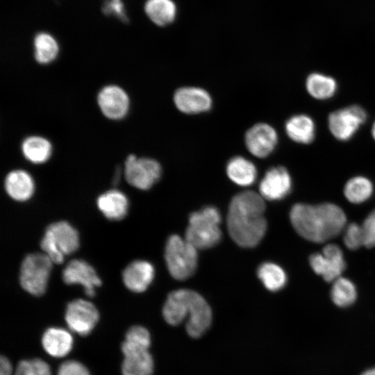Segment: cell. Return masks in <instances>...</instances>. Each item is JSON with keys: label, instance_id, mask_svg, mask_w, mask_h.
<instances>
[{"label": "cell", "instance_id": "cell-4", "mask_svg": "<svg viewBox=\"0 0 375 375\" xmlns=\"http://www.w3.org/2000/svg\"><path fill=\"white\" fill-rule=\"evenodd\" d=\"M370 122L367 109L359 103H352L330 110L326 126L335 140L347 143L353 140Z\"/></svg>", "mask_w": 375, "mask_h": 375}, {"label": "cell", "instance_id": "cell-15", "mask_svg": "<svg viewBox=\"0 0 375 375\" xmlns=\"http://www.w3.org/2000/svg\"><path fill=\"white\" fill-rule=\"evenodd\" d=\"M303 88L310 99L319 103H327L338 97L340 84L333 74L320 70H313L306 74Z\"/></svg>", "mask_w": 375, "mask_h": 375}, {"label": "cell", "instance_id": "cell-20", "mask_svg": "<svg viewBox=\"0 0 375 375\" xmlns=\"http://www.w3.org/2000/svg\"><path fill=\"white\" fill-rule=\"evenodd\" d=\"M6 193L17 201H26L32 197L35 191V182L26 170L18 169L7 174L4 180Z\"/></svg>", "mask_w": 375, "mask_h": 375}, {"label": "cell", "instance_id": "cell-31", "mask_svg": "<svg viewBox=\"0 0 375 375\" xmlns=\"http://www.w3.org/2000/svg\"><path fill=\"white\" fill-rule=\"evenodd\" d=\"M332 283L331 297L336 306L344 308L355 302L357 298V290L351 280L340 276Z\"/></svg>", "mask_w": 375, "mask_h": 375}, {"label": "cell", "instance_id": "cell-14", "mask_svg": "<svg viewBox=\"0 0 375 375\" xmlns=\"http://www.w3.org/2000/svg\"><path fill=\"white\" fill-rule=\"evenodd\" d=\"M65 319L72 331L85 336L90 334L97 325L99 314L90 301L77 299L68 303Z\"/></svg>", "mask_w": 375, "mask_h": 375}, {"label": "cell", "instance_id": "cell-33", "mask_svg": "<svg viewBox=\"0 0 375 375\" xmlns=\"http://www.w3.org/2000/svg\"><path fill=\"white\" fill-rule=\"evenodd\" d=\"M343 237L345 246L350 250H357L364 247L363 233L361 225L351 223L346 226Z\"/></svg>", "mask_w": 375, "mask_h": 375}, {"label": "cell", "instance_id": "cell-19", "mask_svg": "<svg viewBox=\"0 0 375 375\" xmlns=\"http://www.w3.org/2000/svg\"><path fill=\"white\" fill-rule=\"evenodd\" d=\"M155 269L151 263L137 260L129 263L122 272L124 285L133 292H144L153 281Z\"/></svg>", "mask_w": 375, "mask_h": 375}, {"label": "cell", "instance_id": "cell-18", "mask_svg": "<svg viewBox=\"0 0 375 375\" xmlns=\"http://www.w3.org/2000/svg\"><path fill=\"white\" fill-rule=\"evenodd\" d=\"M62 278L66 284L82 285L85 294L90 297L95 295L96 288L101 285V280L95 269L81 259L72 260L67 264L62 272Z\"/></svg>", "mask_w": 375, "mask_h": 375}, {"label": "cell", "instance_id": "cell-11", "mask_svg": "<svg viewBox=\"0 0 375 375\" xmlns=\"http://www.w3.org/2000/svg\"><path fill=\"white\" fill-rule=\"evenodd\" d=\"M283 127L286 138L297 146H310L318 135L317 122L306 112L290 114L285 119Z\"/></svg>", "mask_w": 375, "mask_h": 375}, {"label": "cell", "instance_id": "cell-25", "mask_svg": "<svg viewBox=\"0 0 375 375\" xmlns=\"http://www.w3.org/2000/svg\"><path fill=\"white\" fill-rule=\"evenodd\" d=\"M33 42V56L38 64L48 65L58 58L60 52L59 44L51 33L38 32L34 36Z\"/></svg>", "mask_w": 375, "mask_h": 375}, {"label": "cell", "instance_id": "cell-9", "mask_svg": "<svg viewBox=\"0 0 375 375\" xmlns=\"http://www.w3.org/2000/svg\"><path fill=\"white\" fill-rule=\"evenodd\" d=\"M162 167L156 159L129 154L125 161L124 176L131 186L142 190L150 189L159 181Z\"/></svg>", "mask_w": 375, "mask_h": 375}, {"label": "cell", "instance_id": "cell-27", "mask_svg": "<svg viewBox=\"0 0 375 375\" xmlns=\"http://www.w3.org/2000/svg\"><path fill=\"white\" fill-rule=\"evenodd\" d=\"M144 12L153 24L164 26L174 22L177 9L172 0H147Z\"/></svg>", "mask_w": 375, "mask_h": 375}, {"label": "cell", "instance_id": "cell-28", "mask_svg": "<svg viewBox=\"0 0 375 375\" xmlns=\"http://www.w3.org/2000/svg\"><path fill=\"white\" fill-rule=\"evenodd\" d=\"M153 370L154 361L149 351L124 356L122 365V375H151Z\"/></svg>", "mask_w": 375, "mask_h": 375}, {"label": "cell", "instance_id": "cell-16", "mask_svg": "<svg viewBox=\"0 0 375 375\" xmlns=\"http://www.w3.org/2000/svg\"><path fill=\"white\" fill-rule=\"evenodd\" d=\"M176 108L185 115L207 112L212 107V98L205 89L197 86H183L173 94Z\"/></svg>", "mask_w": 375, "mask_h": 375}, {"label": "cell", "instance_id": "cell-17", "mask_svg": "<svg viewBox=\"0 0 375 375\" xmlns=\"http://www.w3.org/2000/svg\"><path fill=\"white\" fill-rule=\"evenodd\" d=\"M292 188V176L283 165L269 168L259 184L260 194L269 201H278L286 197Z\"/></svg>", "mask_w": 375, "mask_h": 375}, {"label": "cell", "instance_id": "cell-29", "mask_svg": "<svg viewBox=\"0 0 375 375\" xmlns=\"http://www.w3.org/2000/svg\"><path fill=\"white\" fill-rule=\"evenodd\" d=\"M257 275L263 285L271 292H277L283 289L288 281L287 274L278 265L266 262L258 268Z\"/></svg>", "mask_w": 375, "mask_h": 375}, {"label": "cell", "instance_id": "cell-30", "mask_svg": "<svg viewBox=\"0 0 375 375\" xmlns=\"http://www.w3.org/2000/svg\"><path fill=\"white\" fill-rule=\"evenodd\" d=\"M151 335L149 331L142 326H133L126 332L122 344L124 356L133 353L149 351L151 346Z\"/></svg>", "mask_w": 375, "mask_h": 375}, {"label": "cell", "instance_id": "cell-39", "mask_svg": "<svg viewBox=\"0 0 375 375\" xmlns=\"http://www.w3.org/2000/svg\"><path fill=\"white\" fill-rule=\"evenodd\" d=\"M361 375H375V367L365 371Z\"/></svg>", "mask_w": 375, "mask_h": 375}, {"label": "cell", "instance_id": "cell-26", "mask_svg": "<svg viewBox=\"0 0 375 375\" xmlns=\"http://www.w3.org/2000/svg\"><path fill=\"white\" fill-rule=\"evenodd\" d=\"M374 192L372 180L362 174H356L349 178L344 185L343 193L352 203L358 204L366 201Z\"/></svg>", "mask_w": 375, "mask_h": 375}, {"label": "cell", "instance_id": "cell-13", "mask_svg": "<svg viewBox=\"0 0 375 375\" xmlns=\"http://www.w3.org/2000/svg\"><path fill=\"white\" fill-rule=\"evenodd\" d=\"M97 104L101 113L110 120H121L128 115L131 101L127 92L121 86L108 84L97 94Z\"/></svg>", "mask_w": 375, "mask_h": 375}, {"label": "cell", "instance_id": "cell-36", "mask_svg": "<svg viewBox=\"0 0 375 375\" xmlns=\"http://www.w3.org/2000/svg\"><path fill=\"white\" fill-rule=\"evenodd\" d=\"M58 375H90L87 367L76 360H67L62 363Z\"/></svg>", "mask_w": 375, "mask_h": 375}, {"label": "cell", "instance_id": "cell-22", "mask_svg": "<svg viewBox=\"0 0 375 375\" xmlns=\"http://www.w3.org/2000/svg\"><path fill=\"white\" fill-rule=\"evenodd\" d=\"M73 337L69 331L57 327L47 329L42 337L44 351L55 358L67 356L73 347Z\"/></svg>", "mask_w": 375, "mask_h": 375}, {"label": "cell", "instance_id": "cell-3", "mask_svg": "<svg viewBox=\"0 0 375 375\" xmlns=\"http://www.w3.org/2000/svg\"><path fill=\"white\" fill-rule=\"evenodd\" d=\"M162 316L171 326L180 325L186 318L185 331L192 338L203 336L211 326L212 313L205 299L189 289L171 292L163 305Z\"/></svg>", "mask_w": 375, "mask_h": 375}, {"label": "cell", "instance_id": "cell-23", "mask_svg": "<svg viewBox=\"0 0 375 375\" xmlns=\"http://www.w3.org/2000/svg\"><path fill=\"white\" fill-rule=\"evenodd\" d=\"M20 149L23 157L29 162L35 165L47 162L53 152L51 142L39 135L26 137L21 143Z\"/></svg>", "mask_w": 375, "mask_h": 375}, {"label": "cell", "instance_id": "cell-2", "mask_svg": "<svg viewBox=\"0 0 375 375\" xmlns=\"http://www.w3.org/2000/svg\"><path fill=\"white\" fill-rule=\"evenodd\" d=\"M290 219L299 235L314 243H324L333 239L347 226L345 212L332 203H296L290 210Z\"/></svg>", "mask_w": 375, "mask_h": 375}, {"label": "cell", "instance_id": "cell-21", "mask_svg": "<svg viewBox=\"0 0 375 375\" xmlns=\"http://www.w3.org/2000/svg\"><path fill=\"white\" fill-rule=\"evenodd\" d=\"M97 205L102 214L110 220H121L127 215L128 201L126 196L118 190H110L101 194Z\"/></svg>", "mask_w": 375, "mask_h": 375}, {"label": "cell", "instance_id": "cell-6", "mask_svg": "<svg viewBox=\"0 0 375 375\" xmlns=\"http://www.w3.org/2000/svg\"><path fill=\"white\" fill-rule=\"evenodd\" d=\"M40 247L43 253L53 263L61 264L65 256L72 254L78 249V233L65 221L53 222L46 228Z\"/></svg>", "mask_w": 375, "mask_h": 375}, {"label": "cell", "instance_id": "cell-38", "mask_svg": "<svg viewBox=\"0 0 375 375\" xmlns=\"http://www.w3.org/2000/svg\"><path fill=\"white\" fill-rule=\"evenodd\" d=\"M368 129L369 135L372 141L375 143V117L369 122Z\"/></svg>", "mask_w": 375, "mask_h": 375}, {"label": "cell", "instance_id": "cell-8", "mask_svg": "<svg viewBox=\"0 0 375 375\" xmlns=\"http://www.w3.org/2000/svg\"><path fill=\"white\" fill-rule=\"evenodd\" d=\"M53 264L44 253L28 254L20 267L22 288L32 295H42L46 292Z\"/></svg>", "mask_w": 375, "mask_h": 375}, {"label": "cell", "instance_id": "cell-35", "mask_svg": "<svg viewBox=\"0 0 375 375\" xmlns=\"http://www.w3.org/2000/svg\"><path fill=\"white\" fill-rule=\"evenodd\" d=\"M364 247H375V208L372 210L363 221L362 225Z\"/></svg>", "mask_w": 375, "mask_h": 375}, {"label": "cell", "instance_id": "cell-1", "mask_svg": "<svg viewBox=\"0 0 375 375\" xmlns=\"http://www.w3.org/2000/svg\"><path fill=\"white\" fill-rule=\"evenodd\" d=\"M265 210L264 199L256 192L243 191L232 198L227 214V228L238 245L251 248L260 243L267 227Z\"/></svg>", "mask_w": 375, "mask_h": 375}, {"label": "cell", "instance_id": "cell-34", "mask_svg": "<svg viewBox=\"0 0 375 375\" xmlns=\"http://www.w3.org/2000/svg\"><path fill=\"white\" fill-rule=\"evenodd\" d=\"M101 10L108 16H112L124 23H127L128 17L122 0H105Z\"/></svg>", "mask_w": 375, "mask_h": 375}, {"label": "cell", "instance_id": "cell-5", "mask_svg": "<svg viewBox=\"0 0 375 375\" xmlns=\"http://www.w3.org/2000/svg\"><path fill=\"white\" fill-rule=\"evenodd\" d=\"M220 222V212L215 206H208L195 211L189 217L185 239L197 249L211 248L222 239Z\"/></svg>", "mask_w": 375, "mask_h": 375}, {"label": "cell", "instance_id": "cell-37", "mask_svg": "<svg viewBox=\"0 0 375 375\" xmlns=\"http://www.w3.org/2000/svg\"><path fill=\"white\" fill-rule=\"evenodd\" d=\"M0 363V375H11L12 368L9 360L5 356H1Z\"/></svg>", "mask_w": 375, "mask_h": 375}, {"label": "cell", "instance_id": "cell-10", "mask_svg": "<svg viewBox=\"0 0 375 375\" xmlns=\"http://www.w3.org/2000/svg\"><path fill=\"white\" fill-rule=\"evenodd\" d=\"M279 138L278 132L273 125L267 122H258L247 130L244 144L252 156L265 158L276 151Z\"/></svg>", "mask_w": 375, "mask_h": 375}, {"label": "cell", "instance_id": "cell-7", "mask_svg": "<svg viewBox=\"0 0 375 375\" xmlns=\"http://www.w3.org/2000/svg\"><path fill=\"white\" fill-rule=\"evenodd\" d=\"M165 259L170 275L183 281L194 274L197 267V249L178 235H172L167 240Z\"/></svg>", "mask_w": 375, "mask_h": 375}, {"label": "cell", "instance_id": "cell-32", "mask_svg": "<svg viewBox=\"0 0 375 375\" xmlns=\"http://www.w3.org/2000/svg\"><path fill=\"white\" fill-rule=\"evenodd\" d=\"M14 375H51L49 365L40 358L20 361Z\"/></svg>", "mask_w": 375, "mask_h": 375}, {"label": "cell", "instance_id": "cell-12", "mask_svg": "<svg viewBox=\"0 0 375 375\" xmlns=\"http://www.w3.org/2000/svg\"><path fill=\"white\" fill-rule=\"evenodd\" d=\"M309 264L314 272L326 282H333L342 276L346 268L343 253L335 244H327L322 253H315L309 258Z\"/></svg>", "mask_w": 375, "mask_h": 375}, {"label": "cell", "instance_id": "cell-24", "mask_svg": "<svg viewBox=\"0 0 375 375\" xmlns=\"http://www.w3.org/2000/svg\"><path fill=\"white\" fill-rule=\"evenodd\" d=\"M226 172L232 182L243 187L252 185L258 175L253 162L242 156H235L228 160Z\"/></svg>", "mask_w": 375, "mask_h": 375}]
</instances>
